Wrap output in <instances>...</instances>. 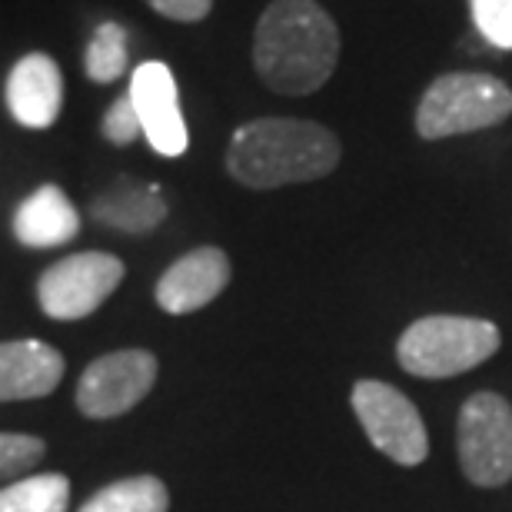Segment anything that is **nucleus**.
I'll return each instance as SVG.
<instances>
[{
  "label": "nucleus",
  "mask_w": 512,
  "mask_h": 512,
  "mask_svg": "<svg viewBox=\"0 0 512 512\" xmlns=\"http://www.w3.org/2000/svg\"><path fill=\"white\" fill-rule=\"evenodd\" d=\"M124 260L110 253H74L40 276L37 300L50 320H84L124 280Z\"/></svg>",
  "instance_id": "nucleus-7"
},
{
  "label": "nucleus",
  "mask_w": 512,
  "mask_h": 512,
  "mask_svg": "<svg viewBox=\"0 0 512 512\" xmlns=\"http://www.w3.org/2000/svg\"><path fill=\"white\" fill-rule=\"evenodd\" d=\"M133 110L140 117L143 137L160 157H180L190 147L187 120L180 110V90L173 80V70L163 60H147L133 70L127 90Z\"/></svg>",
  "instance_id": "nucleus-9"
},
{
  "label": "nucleus",
  "mask_w": 512,
  "mask_h": 512,
  "mask_svg": "<svg viewBox=\"0 0 512 512\" xmlns=\"http://www.w3.org/2000/svg\"><path fill=\"white\" fill-rule=\"evenodd\" d=\"M77 233H80V213L70 203L67 193L54 187V183L30 193L14 213V237L30 250L64 247Z\"/></svg>",
  "instance_id": "nucleus-13"
},
{
  "label": "nucleus",
  "mask_w": 512,
  "mask_h": 512,
  "mask_svg": "<svg viewBox=\"0 0 512 512\" xmlns=\"http://www.w3.org/2000/svg\"><path fill=\"white\" fill-rule=\"evenodd\" d=\"M140 117H137V110H133L130 104V97H117L114 100V107L107 110V117H104V137L110 143H117V147H127V143H133L140 137Z\"/></svg>",
  "instance_id": "nucleus-20"
},
{
  "label": "nucleus",
  "mask_w": 512,
  "mask_h": 512,
  "mask_svg": "<svg viewBox=\"0 0 512 512\" xmlns=\"http://www.w3.org/2000/svg\"><path fill=\"white\" fill-rule=\"evenodd\" d=\"M459 463L473 486H506L512 479V406L499 393H476L459 413Z\"/></svg>",
  "instance_id": "nucleus-5"
},
{
  "label": "nucleus",
  "mask_w": 512,
  "mask_h": 512,
  "mask_svg": "<svg viewBox=\"0 0 512 512\" xmlns=\"http://www.w3.org/2000/svg\"><path fill=\"white\" fill-rule=\"evenodd\" d=\"M496 350V323L476 316H423L399 336L396 360L419 380H446L486 363Z\"/></svg>",
  "instance_id": "nucleus-3"
},
{
  "label": "nucleus",
  "mask_w": 512,
  "mask_h": 512,
  "mask_svg": "<svg viewBox=\"0 0 512 512\" xmlns=\"http://www.w3.org/2000/svg\"><path fill=\"white\" fill-rule=\"evenodd\" d=\"M70 483L67 476H27L14 486L0 489V512H67Z\"/></svg>",
  "instance_id": "nucleus-16"
},
{
  "label": "nucleus",
  "mask_w": 512,
  "mask_h": 512,
  "mask_svg": "<svg viewBox=\"0 0 512 512\" xmlns=\"http://www.w3.org/2000/svg\"><path fill=\"white\" fill-rule=\"evenodd\" d=\"M64 380V356L40 340L0 346V403L50 396Z\"/></svg>",
  "instance_id": "nucleus-12"
},
{
  "label": "nucleus",
  "mask_w": 512,
  "mask_h": 512,
  "mask_svg": "<svg viewBox=\"0 0 512 512\" xmlns=\"http://www.w3.org/2000/svg\"><path fill=\"white\" fill-rule=\"evenodd\" d=\"M160 17L177 20V24H197L213 10V0H147Z\"/></svg>",
  "instance_id": "nucleus-21"
},
{
  "label": "nucleus",
  "mask_w": 512,
  "mask_h": 512,
  "mask_svg": "<svg viewBox=\"0 0 512 512\" xmlns=\"http://www.w3.org/2000/svg\"><path fill=\"white\" fill-rule=\"evenodd\" d=\"M157 383V356L147 350H120L94 360L80 376L77 406L90 419L124 416Z\"/></svg>",
  "instance_id": "nucleus-8"
},
{
  "label": "nucleus",
  "mask_w": 512,
  "mask_h": 512,
  "mask_svg": "<svg viewBox=\"0 0 512 512\" xmlns=\"http://www.w3.org/2000/svg\"><path fill=\"white\" fill-rule=\"evenodd\" d=\"M64 104V77L54 57L27 54L7 77V110L20 127L47 130L57 124Z\"/></svg>",
  "instance_id": "nucleus-11"
},
{
  "label": "nucleus",
  "mask_w": 512,
  "mask_h": 512,
  "mask_svg": "<svg viewBox=\"0 0 512 512\" xmlns=\"http://www.w3.org/2000/svg\"><path fill=\"white\" fill-rule=\"evenodd\" d=\"M473 17L489 44L512 50V0H473Z\"/></svg>",
  "instance_id": "nucleus-19"
},
{
  "label": "nucleus",
  "mask_w": 512,
  "mask_h": 512,
  "mask_svg": "<svg viewBox=\"0 0 512 512\" xmlns=\"http://www.w3.org/2000/svg\"><path fill=\"white\" fill-rule=\"evenodd\" d=\"M127 30L120 24H100L94 30L87 44V57H84V67H87V77L94 84H114L117 77L127 74Z\"/></svg>",
  "instance_id": "nucleus-17"
},
{
  "label": "nucleus",
  "mask_w": 512,
  "mask_h": 512,
  "mask_svg": "<svg viewBox=\"0 0 512 512\" xmlns=\"http://www.w3.org/2000/svg\"><path fill=\"white\" fill-rule=\"evenodd\" d=\"M90 210H94L100 223L124 233H150L167 217V203L160 197V187L133 180H117L107 193H100Z\"/></svg>",
  "instance_id": "nucleus-14"
},
{
  "label": "nucleus",
  "mask_w": 512,
  "mask_h": 512,
  "mask_svg": "<svg viewBox=\"0 0 512 512\" xmlns=\"http://www.w3.org/2000/svg\"><path fill=\"white\" fill-rule=\"evenodd\" d=\"M170 496L157 476H133L104 486L87 499L80 512H167Z\"/></svg>",
  "instance_id": "nucleus-15"
},
{
  "label": "nucleus",
  "mask_w": 512,
  "mask_h": 512,
  "mask_svg": "<svg viewBox=\"0 0 512 512\" xmlns=\"http://www.w3.org/2000/svg\"><path fill=\"white\" fill-rule=\"evenodd\" d=\"M336 60L340 30L316 0H273L256 20L253 67L273 94H313L333 77Z\"/></svg>",
  "instance_id": "nucleus-1"
},
{
  "label": "nucleus",
  "mask_w": 512,
  "mask_h": 512,
  "mask_svg": "<svg viewBox=\"0 0 512 512\" xmlns=\"http://www.w3.org/2000/svg\"><path fill=\"white\" fill-rule=\"evenodd\" d=\"M230 256L220 247H200L180 256L157 283V303L160 310L173 316L203 310L217 296L227 290L230 283Z\"/></svg>",
  "instance_id": "nucleus-10"
},
{
  "label": "nucleus",
  "mask_w": 512,
  "mask_h": 512,
  "mask_svg": "<svg viewBox=\"0 0 512 512\" xmlns=\"http://www.w3.org/2000/svg\"><path fill=\"white\" fill-rule=\"evenodd\" d=\"M340 153L343 147L330 127L293 117H263L233 133L227 170L250 190H276L330 177Z\"/></svg>",
  "instance_id": "nucleus-2"
},
{
  "label": "nucleus",
  "mask_w": 512,
  "mask_h": 512,
  "mask_svg": "<svg viewBox=\"0 0 512 512\" xmlns=\"http://www.w3.org/2000/svg\"><path fill=\"white\" fill-rule=\"evenodd\" d=\"M353 409L366 439L399 466H419L429 453V439L419 409L396 386L360 380L353 386Z\"/></svg>",
  "instance_id": "nucleus-6"
},
{
  "label": "nucleus",
  "mask_w": 512,
  "mask_h": 512,
  "mask_svg": "<svg viewBox=\"0 0 512 512\" xmlns=\"http://www.w3.org/2000/svg\"><path fill=\"white\" fill-rule=\"evenodd\" d=\"M44 439L27 433H0V479H14L44 459Z\"/></svg>",
  "instance_id": "nucleus-18"
},
{
  "label": "nucleus",
  "mask_w": 512,
  "mask_h": 512,
  "mask_svg": "<svg viewBox=\"0 0 512 512\" xmlns=\"http://www.w3.org/2000/svg\"><path fill=\"white\" fill-rule=\"evenodd\" d=\"M512 117V90L489 74H443L426 87L416 107V133L446 140L499 127Z\"/></svg>",
  "instance_id": "nucleus-4"
}]
</instances>
